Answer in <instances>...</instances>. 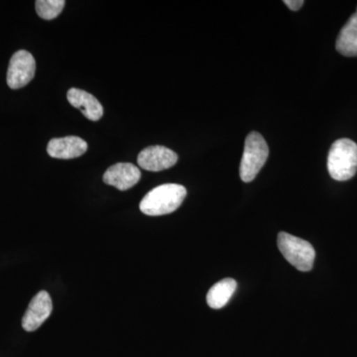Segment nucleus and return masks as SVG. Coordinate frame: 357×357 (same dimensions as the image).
I'll return each instance as SVG.
<instances>
[{"label":"nucleus","mask_w":357,"mask_h":357,"mask_svg":"<svg viewBox=\"0 0 357 357\" xmlns=\"http://www.w3.org/2000/svg\"><path fill=\"white\" fill-rule=\"evenodd\" d=\"M187 196L182 185L165 184L154 188L140 203V211L147 215L158 217L178 210Z\"/></svg>","instance_id":"f257e3e1"},{"label":"nucleus","mask_w":357,"mask_h":357,"mask_svg":"<svg viewBox=\"0 0 357 357\" xmlns=\"http://www.w3.org/2000/svg\"><path fill=\"white\" fill-rule=\"evenodd\" d=\"M328 170L335 181H347L357 172V144L349 138L333 142L328 156Z\"/></svg>","instance_id":"f03ea898"},{"label":"nucleus","mask_w":357,"mask_h":357,"mask_svg":"<svg viewBox=\"0 0 357 357\" xmlns=\"http://www.w3.org/2000/svg\"><path fill=\"white\" fill-rule=\"evenodd\" d=\"M269 148L261 134L252 131L249 133L244 144L243 159L239 167V175L243 182H252L266 163Z\"/></svg>","instance_id":"7ed1b4c3"},{"label":"nucleus","mask_w":357,"mask_h":357,"mask_svg":"<svg viewBox=\"0 0 357 357\" xmlns=\"http://www.w3.org/2000/svg\"><path fill=\"white\" fill-rule=\"evenodd\" d=\"M277 241L282 255L291 265L299 271H311L316 258V251L311 243L287 232H280Z\"/></svg>","instance_id":"20e7f679"},{"label":"nucleus","mask_w":357,"mask_h":357,"mask_svg":"<svg viewBox=\"0 0 357 357\" xmlns=\"http://www.w3.org/2000/svg\"><path fill=\"white\" fill-rule=\"evenodd\" d=\"M36 70V62L32 54L20 50L13 54L7 70L6 81L9 88L18 89L32 81Z\"/></svg>","instance_id":"39448f33"},{"label":"nucleus","mask_w":357,"mask_h":357,"mask_svg":"<svg viewBox=\"0 0 357 357\" xmlns=\"http://www.w3.org/2000/svg\"><path fill=\"white\" fill-rule=\"evenodd\" d=\"M178 155L164 146H149L138 155L137 163L143 170L160 172L176 165Z\"/></svg>","instance_id":"423d86ee"},{"label":"nucleus","mask_w":357,"mask_h":357,"mask_svg":"<svg viewBox=\"0 0 357 357\" xmlns=\"http://www.w3.org/2000/svg\"><path fill=\"white\" fill-rule=\"evenodd\" d=\"M52 310L53 303L51 296L46 291H41L33 298L23 316V328L26 332H34L50 317Z\"/></svg>","instance_id":"0eeeda50"},{"label":"nucleus","mask_w":357,"mask_h":357,"mask_svg":"<svg viewBox=\"0 0 357 357\" xmlns=\"http://www.w3.org/2000/svg\"><path fill=\"white\" fill-rule=\"evenodd\" d=\"M141 178L139 168L131 163H117L109 167L103 175V182L119 191L131 189Z\"/></svg>","instance_id":"6e6552de"},{"label":"nucleus","mask_w":357,"mask_h":357,"mask_svg":"<svg viewBox=\"0 0 357 357\" xmlns=\"http://www.w3.org/2000/svg\"><path fill=\"white\" fill-rule=\"evenodd\" d=\"M88 150V143L77 136H67L51 139L47 146V153L52 158L74 159L81 157Z\"/></svg>","instance_id":"1a4fd4ad"},{"label":"nucleus","mask_w":357,"mask_h":357,"mask_svg":"<svg viewBox=\"0 0 357 357\" xmlns=\"http://www.w3.org/2000/svg\"><path fill=\"white\" fill-rule=\"evenodd\" d=\"M67 98L70 105L81 110L89 121H98L102 119V105L91 93H86L83 89L73 88L68 91Z\"/></svg>","instance_id":"9d476101"},{"label":"nucleus","mask_w":357,"mask_h":357,"mask_svg":"<svg viewBox=\"0 0 357 357\" xmlns=\"http://www.w3.org/2000/svg\"><path fill=\"white\" fill-rule=\"evenodd\" d=\"M335 48L345 57H357V13L351 16L338 34Z\"/></svg>","instance_id":"9b49d317"},{"label":"nucleus","mask_w":357,"mask_h":357,"mask_svg":"<svg viewBox=\"0 0 357 357\" xmlns=\"http://www.w3.org/2000/svg\"><path fill=\"white\" fill-rule=\"evenodd\" d=\"M237 283L234 279L225 278L218 282L208 291L206 302L211 309H222L229 303L230 298L236 292Z\"/></svg>","instance_id":"f8f14e48"},{"label":"nucleus","mask_w":357,"mask_h":357,"mask_svg":"<svg viewBox=\"0 0 357 357\" xmlns=\"http://www.w3.org/2000/svg\"><path fill=\"white\" fill-rule=\"evenodd\" d=\"M36 13L45 20H55L65 7V0H38L36 1Z\"/></svg>","instance_id":"ddd939ff"},{"label":"nucleus","mask_w":357,"mask_h":357,"mask_svg":"<svg viewBox=\"0 0 357 357\" xmlns=\"http://www.w3.org/2000/svg\"><path fill=\"white\" fill-rule=\"evenodd\" d=\"M284 3H285L291 10L298 11L304 6L305 1L304 0H285Z\"/></svg>","instance_id":"4468645a"},{"label":"nucleus","mask_w":357,"mask_h":357,"mask_svg":"<svg viewBox=\"0 0 357 357\" xmlns=\"http://www.w3.org/2000/svg\"><path fill=\"white\" fill-rule=\"evenodd\" d=\"M356 13H357V8H356Z\"/></svg>","instance_id":"2eb2a0df"}]
</instances>
